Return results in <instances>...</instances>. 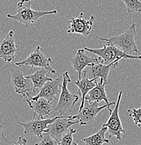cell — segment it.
Returning a JSON list of instances; mask_svg holds the SVG:
<instances>
[{"label":"cell","instance_id":"cell-1","mask_svg":"<svg viewBox=\"0 0 141 145\" xmlns=\"http://www.w3.org/2000/svg\"><path fill=\"white\" fill-rule=\"evenodd\" d=\"M136 25L133 23L125 32L117 36L111 37L110 39H104L99 36H94V37L106 41L107 44L116 47L124 53L131 55L133 52L136 53L138 52V49L136 42Z\"/></svg>","mask_w":141,"mask_h":145},{"label":"cell","instance_id":"cell-2","mask_svg":"<svg viewBox=\"0 0 141 145\" xmlns=\"http://www.w3.org/2000/svg\"><path fill=\"white\" fill-rule=\"evenodd\" d=\"M31 1H27L21 6H18L17 13L15 15L7 14V17L10 19L17 21L19 23L22 24L25 27H27L30 25L35 23L39 18L47 15L56 14L57 10L50 11H42V10H35L31 8Z\"/></svg>","mask_w":141,"mask_h":145},{"label":"cell","instance_id":"cell-3","mask_svg":"<svg viewBox=\"0 0 141 145\" xmlns=\"http://www.w3.org/2000/svg\"><path fill=\"white\" fill-rule=\"evenodd\" d=\"M84 50L87 52L95 54L100 59L103 64H110L115 61L122 59H141V55L133 56L127 54L122 52L116 47L111 45L106 44L101 48L92 49V48H84Z\"/></svg>","mask_w":141,"mask_h":145},{"label":"cell","instance_id":"cell-4","mask_svg":"<svg viewBox=\"0 0 141 145\" xmlns=\"http://www.w3.org/2000/svg\"><path fill=\"white\" fill-rule=\"evenodd\" d=\"M62 81L61 87V93L60 94V98L58 99L57 105H56L54 110L60 113L61 116L66 112H69L72 110L75 104L79 100L78 94H73L71 93L68 89L67 85L69 82H71V80L69 75V72L66 71L62 75Z\"/></svg>","mask_w":141,"mask_h":145},{"label":"cell","instance_id":"cell-5","mask_svg":"<svg viewBox=\"0 0 141 145\" xmlns=\"http://www.w3.org/2000/svg\"><path fill=\"white\" fill-rule=\"evenodd\" d=\"M41 48L40 45H37L35 50L30 54L29 57H27L25 59L21 61L15 63V65L17 66H29L31 67L30 71V73H31L34 67H39L41 69H44L45 70L48 71L50 73L54 74L56 72L55 70L52 69L50 66V63H52V59L50 57H47L41 52Z\"/></svg>","mask_w":141,"mask_h":145},{"label":"cell","instance_id":"cell-6","mask_svg":"<svg viewBox=\"0 0 141 145\" xmlns=\"http://www.w3.org/2000/svg\"><path fill=\"white\" fill-rule=\"evenodd\" d=\"M122 93H123L122 91H121L119 93L117 101L115 104V108L113 109V110H112L110 108H108L110 111L109 112L110 117H109L106 123L103 125V126H105L108 128V131L109 132V136L108 138L109 140H110L112 136H114V137H116L117 140H122V135L125 133L119 114V104H120L121 99H122Z\"/></svg>","mask_w":141,"mask_h":145},{"label":"cell","instance_id":"cell-7","mask_svg":"<svg viewBox=\"0 0 141 145\" xmlns=\"http://www.w3.org/2000/svg\"><path fill=\"white\" fill-rule=\"evenodd\" d=\"M98 103H89L85 102V105L83 108L80 110L79 112L77 114L71 117V120L77 119L78 121L80 126L83 125H89L93 123L95 121L97 114L103 110V109L110 107L113 105H115V103H110L109 104H106L103 106H98Z\"/></svg>","mask_w":141,"mask_h":145},{"label":"cell","instance_id":"cell-8","mask_svg":"<svg viewBox=\"0 0 141 145\" xmlns=\"http://www.w3.org/2000/svg\"><path fill=\"white\" fill-rule=\"evenodd\" d=\"M63 78L62 76H60L55 78L52 81L47 82L43 87L40 89V91L35 96H31V94L27 93L25 97H27L30 101H36L39 99L43 98L47 101L51 102L53 100L58 101V96L61 93V89L60 87H62Z\"/></svg>","mask_w":141,"mask_h":145},{"label":"cell","instance_id":"cell-9","mask_svg":"<svg viewBox=\"0 0 141 145\" xmlns=\"http://www.w3.org/2000/svg\"><path fill=\"white\" fill-rule=\"evenodd\" d=\"M10 78L15 92L21 95L22 97H25L27 93L32 94L35 92L31 81L27 79L20 70L10 68Z\"/></svg>","mask_w":141,"mask_h":145},{"label":"cell","instance_id":"cell-10","mask_svg":"<svg viewBox=\"0 0 141 145\" xmlns=\"http://www.w3.org/2000/svg\"><path fill=\"white\" fill-rule=\"evenodd\" d=\"M58 116L52 119H36L33 118V120L27 122H19L24 128V133L28 136H36L40 140L43 137V133H46L48 127L50 124L52 123Z\"/></svg>","mask_w":141,"mask_h":145},{"label":"cell","instance_id":"cell-11","mask_svg":"<svg viewBox=\"0 0 141 145\" xmlns=\"http://www.w3.org/2000/svg\"><path fill=\"white\" fill-rule=\"evenodd\" d=\"M71 116H58L57 119L48 126L46 131L47 133L49 134L53 140L58 142L62 136L69 131L71 126L79 123L77 120L71 121Z\"/></svg>","mask_w":141,"mask_h":145},{"label":"cell","instance_id":"cell-12","mask_svg":"<svg viewBox=\"0 0 141 145\" xmlns=\"http://www.w3.org/2000/svg\"><path fill=\"white\" fill-rule=\"evenodd\" d=\"M95 17L92 16L90 19L83 17V13H80V16L75 18H72L69 22V28L67 33L78 34L84 36H88L92 30Z\"/></svg>","mask_w":141,"mask_h":145},{"label":"cell","instance_id":"cell-13","mask_svg":"<svg viewBox=\"0 0 141 145\" xmlns=\"http://www.w3.org/2000/svg\"><path fill=\"white\" fill-rule=\"evenodd\" d=\"M18 50V48L15 43L13 31H9L6 37H0V58L5 62H12L15 59Z\"/></svg>","mask_w":141,"mask_h":145},{"label":"cell","instance_id":"cell-14","mask_svg":"<svg viewBox=\"0 0 141 145\" xmlns=\"http://www.w3.org/2000/svg\"><path fill=\"white\" fill-rule=\"evenodd\" d=\"M98 58H93L89 57L87 51L84 49H79L75 55L71 59L74 70L77 72L78 75V80L81 79V75L85 68L87 66H92L96 62Z\"/></svg>","mask_w":141,"mask_h":145},{"label":"cell","instance_id":"cell-15","mask_svg":"<svg viewBox=\"0 0 141 145\" xmlns=\"http://www.w3.org/2000/svg\"><path fill=\"white\" fill-rule=\"evenodd\" d=\"M25 101L27 103L30 108L34 111V117H35L36 114H37V117L34 119H47V117H49L52 111L50 102L43 98L39 99L36 101H30V100L26 99Z\"/></svg>","mask_w":141,"mask_h":145},{"label":"cell","instance_id":"cell-16","mask_svg":"<svg viewBox=\"0 0 141 145\" xmlns=\"http://www.w3.org/2000/svg\"><path fill=\"white\" fill-rule=\"evenodd\" d=\"M96 78H93L92 80H89L86 77V71L83 72V77L80 80H78L74 82V84L78 87V91L77 92L78 95H80V106L79 111L83 108L85 102V96L91 89L96 87Z\"/></svg>","mask_w":141,"mask_h":145},{"label":"cell","instance_id":"cell-17","mask_svg":"<svg viewBox=\"0 0 141 145\" xmlns=\"http://www.w3.org/2000/svg\"><path fill=\"white\" fill-rule=\"evenodd\" d=\"M106 84L104 82V80L100 78L99 82H97L96 87H94L92 89L89 91V93L86 95L85 101L89 103H100L101 101H105L106 104H109L108 99L106 94L105 89Z\"/></svg>","mask_w":141,"mask_h":145},{"label":"cell","instance_id":"cell-18","mask_svg":"<svg viewBox=\"0 0 141 145\" xmlns=\"http://www.w3.org/2000/svg\"><path fill=\"white\" fill-rule=\"evenodd\" d=\"M119 60L115 61L114 62L110 63V64H103L98 59L97 61L93 66H91L92 68V75L94 78H101L104 80V82L106 84L108 83V77L110 72V69H115L119 63Z\"/></svg>","mask_w":141,"mask_h":145},{"label":"cell","instance_id":"cell-19","mask_svg":"<svg viewBox=\"0 0 141 145\" xmlns=\"http://www.w3.org/2000/svg\"><path fill=\"white\" fill-rule=\"evenodd\" d=\"M50 72L48 71L41 69L36 71L34 74H30L28 76H25V78L31 81L34 90L36 91V89H41L47 82L52 80V78H49L47 75Z\"/></svg>","mask_w":141,"mask_h":145},{"label":"cell","instance_id":"cell-20","mask_svg":"<svg viewBox=\"0 0 141 145\" xmlns=\"http://www.w3.org/2000/svg\"><path fill=\"white\" fill-rule=\"evenodd\" d=\"M108 128L105 126L101 127V129L94 135L82 139L86 145H103L104 143L108 144L110 140L106 137V133Z\"/></svg>","mask_w":141,"mask_h":145},{"label":"cell","instance_id":"cell-21","mask_svg":"<svg viewBox=\"0 0 141 145\" xmlns=\"http://www.w3.org/2000/svg\"><path fill=\"white\" fill-rule=\"evenodd\" d=\"M122 1L127 7L128 14L141 12V1L140 0H122Z\"/></svg>","mask_w":141,"mask_h":145},{"label":"cell","instance_id":"cell-22","mask_svg":"<svg viewBox=\"0 0 141 145\" xmlns=\"http://www.w3.org/2000/svg\"><path fill=\"white\" fill-rule=\"evenodd\" d=\"M76 133V130L70 128L62 138L57 142L58 145H73V134Z\"/></svg>","mask_w":141,"mask_h":145},{"label":"cell","instance_id":"cell-23","mask_svg":"<svg viewBox=\"0 0 141 145\" xmlns=\"http://www.w3.org/2000/svg\"><path fill=\"white\" fill-rule=\"evenodd\" d=\"M127 112L129 116L133 119L135 124L138 126H141V108L129 109Z\"/></svg>","mask_w":141,"mask_h":145},{"label":"cell","instance_id":"cell-24","mask_svg":"<svg viewBox=\"0 0 141 145\" xmlns=\"http://www.w3.org/2000/svg\"><path fill=\"white\" fill-rule=\"evenodd\" d=\"M35 145H58L57 142L54 140L50 135L47 133H43V137L40 139V141L36 143Z\"/></svg>","mask_w":141,"mask_h":145},{"label":"cell","instance_id":"cell-25","mask_svg":"<svg viewBox=\"0 0 141 145\" xmlns=\"http://www.w3.org/2000/svg\"><path fill=\"white\" fill-rule=\"evenodd\" d=\"M10 141H11L12 143H13V144H10V145H27V142L26 138H25V137H20L19 138H18L17 142L12 141V140H10Z\"/></svg>","mask_w":141,"mask_h":145},{"label":"cell","instance_id":"cell-26","mask_svg":"<svg viewBox=\"0 0 141 145\" xmlns=\"http://www.w3.org/2000/svg\"><path fill=\"white\" fill-rule=\"evenodd\" d=\"M3 128H4V125L0 123V143H1L3 140H4V141H7V140Z\"/></svg>","mask_w":141,"mask_h":145},{"label":"cell","instance_id":"cell-27","mask_svg":"<svg viewBox=\"0 0 141 145\" xmlns=\"http://www.w3.org/2000/svg\"><path fill=\"white\" fill-rule=\"evenodd\" d=\"M31 1V0H20V1L18 3V6L22 5V4H25V2H27V1Z\"/></svg>","mask_w":141,"mask_h":145},{"label":"cell","instance_id":"cell-28","mask_svg":"<svg viewBox=\"0 0 141 145\" xmlns=\"http://www.w3.org/2000/svg\"><path fill=\"white\" fill-rule=\"evenodd\" d=\"M73 145H78V144H77L76 142H73Z\"/></svg>","mask_w":141,"mask_h":145},{"label":"cell","instance_id":"cell-29","mask_svg":"<svg viewBox=\"0 0 141 145\" xmlns=\"http://www.w3.org/2000/svg\"></svg>","mask_w":141,"mask_h":145},{"label":"cell","instance_id":"cell-30","mask_svg":"<svg viewBox=\"0 0 141 145\" xmlns=\"http://www.w3.org/2000/svg\"></svg>","mask_w":141,"mask_h":145}]
</instances>
